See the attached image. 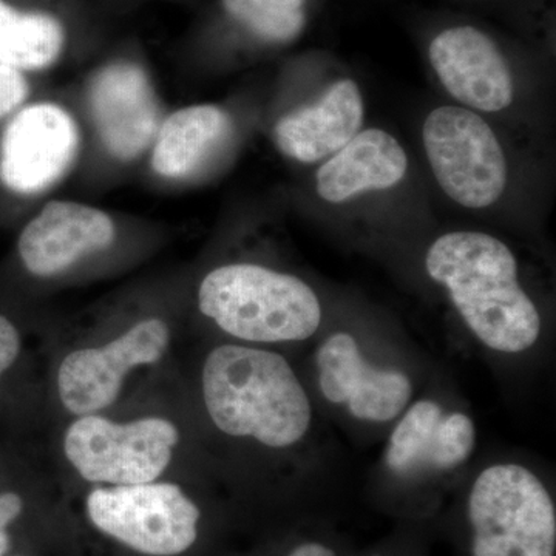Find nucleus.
<instances>
[{
    "mask_svg": "<svg viewBox=\"0 0 556 556\" xmlns=\"http://www.w3.org/2000/svg\"><path fill=\"white\" fill-rule=\"evenodd\" d=\"M178 442V428L164 417L118 424L87 415L79 416L65 431L64 453L87 482L148 484L170 466Z\"/></svg>",
    "mask_w": 556,
    "mask_h": 556,
    "instance_id": "nucleus-5",
    "label": "nucleus"
},
{
    "mask_svg": "<svg viewBox=\"0 0 556 556\" xmlns=\"http://www.w3.org/2000/svg\"><path fill=\"white\" fill-rule=\"evenodd\" d=\"M115 237V223L101 208L75 201H50L22 230L17 249L28 273L49 278L87 255L104 251Z\"/></svg>",
    "mask_w": 556,
    "mask_h": 556,
    "instance_id": "nucleus-13",
    "label": "nucleus"
},
{
    "mask_svg": "<svg viewBox=\"0 0 556 556\" xmlns=\"http://www.w3.org/2000/svg\"><path fill=\"white\" fill-rule=\"evenodd\" d=\"M201 388L208 417L229 437L288 448L308 433L313 420L308 394L287 358L274 351L215 348L204 362Z\"/></svg>",
    "mask_w": 556,
    "mask_h": 556,
    "instance_id": "nucleus-2",
    "label": "nucleus"
},
{
    "mask_svg": "<svg viewBox=\"0 0 556 556\" xmlns=\"http://www.w3.org/2000/svg\"><path fill=\"white\" fill-rule=\"evenodd\" d=\"M289 556H336V555H334V552L331 551V548L324 546V544L305 543V544H302V546L294 548V551H292L291 555H289Z\"/></svg>",
    "mask_w": 556,
    "mask_h": 556,
    "instance_id": "nucleus-23",
    "label": "nucleus"
},
{
    "mask_svg": "<svg viewBox=\"0 0 556 556\" xmlns=\"http://www.w3.org/2000/svg\"><path fill=\"white\" fill-rule=\"evenodd\" d=\"M468 518L473 556H555V504L526 467L485 468L471 486Z\"/></svg>",
    "mask_w": 556,
    "mask_h": 556,
    "instance_id": "nucleus-4",
    "label": "nucleus"
},
{
    "mask_svg": "<svg viewBox=\"0 0 556 556\" xmlns=\"http://www.w3.org/2000/svg\"><path fill=\"white\" fill-rule=\"evenodd\" d=\"M30 93L24 73L0 64V119L21 108Z\"/></svg>",
    "mask_w": 556,
    "mask_h": 556,
    "instance_id": "nucleus-20",
    "label": "nucleus"
},
{
    "mask_svg": "<svg viewBox=\"0 0 556 556\" xmlns=\"http://www.w3.org/2000/svg\"><path fill=\"white\" fill-rule=\"evenodd\" d=\"M169 343L166 321L150 317L108 345L72 351L58 369L61 404L78 417L98 415L118 399L131 369L159 364Z\"/></svg>",
    "mask_w": 556,
    "mask_h": 556,
    "instance_id": "nucleus-8",
    "label": "nucleus"
},
{
    "mask_svg": "<svg viewBox=\"0 0 556 556\" xmlns=\"http://www.w3.org/2000/svg\"><path fill=\"white\" fill-rule=\"evenodd\" d=\"M407 169V153L393 135L358 131L318 169L317 193L328 203H343L362 192L394 188Z\"/></svg>",
    "mask_w": 556,
    "mask_h": 556,
    "instance_id": "nucleus-16",
    "label": "nucleus"
},
{
    "mask_svg": "<svg viewBox=\"0 0 556 556\" xmlns=\"http://www.w3.org/2000/svg\"><path fill=\"white\" fill-rule=\"evenodd\" d=\"M422 137L434 178L450 199L470 208L501 199L507 186L506 155L495 131L473 110H433Z\"/></svg>",
    "mask_w": 556,
    "mask_h": 556,
    "instance_id": "nucleus-7",
    "label": "nucleus"
},
{
    "mask_svg": "<svg viewBox=\"0 0 556 556\" xmlns=\"http://www.w3.org/2000/svg\"><path fill=\"white\" fill-rule=\"evenodd\" d=\"M86 511L100 532L142 555L178 556L199 538L200 508L172 482L98 486Z\"/></svg>",
    "mask_w": 556,
    "mask_h": 556,
    "instance_id": "nucleus-6",
    "label": "nucleus"
},
{
    "mask_svg": "<svg viewBox=\"0 0 556 556\" xmlns=\"http://www.w3.org/2000/svg\"><path fill=\"white\" fill-rule=\"evenodd\" d=\"M78 124L67 109L38 102L21 109L0 138V182L20 195L50 189L78 156Z\"/></svg>",
    "mask_w": 556,
    "mask_h": 556,
    "instance_id": "nucleus-9",
    "label": "nucleus"
},
{
    "mask_svg": "<svg viewBox=\"0 0 556 556\" xmlns=\"http://www.w3.org/2000/svg\"><path fill=\"white\" fill-rule=\"evenodd\" d=\"M199 308L226 334L251 343L302 342L321 321L305 281L251 263L211 270L200 283Z\"/></svg>",
    "mask_w": 556,
    "mask_h": 556,
    "instance_id": "nucleus-3",
    "label": "nucleus"
},
{
    "mask_svg": "<svg viewBox=\"0 0 556 556\" xmlns=\"http://www.w3.org/2000/svg\"><path fill=\"white\" fill-rule=\"evenodd\" d=\"M477 444V428L464 413H444L438 402L424 399L394 428L386 464L399 477L428 470L447 471L466 463Z\"/></svg>",
    "mask_w": 556,
    "mask_h": 556,
    "instance_id": "nucleus-14",
    "label": "nucleus"
},
{
    "mask_svg": "<svg viewBox=\"0 0 556 556\" xmlns=\"http://www.w3.org/2000/svg\"><path fill=\"white\" fill-rule=\"evenodd\" d=\"M364 98L353 79L338 80L316 102L288 113L274 129L277 148L300 163L334 155L361 130Z\"/></svg>",
    "mask_w": 556,
    "mask_h": 556,
    "instance_id": "nucleus-15",
    "label": "nucleus"
},
{
    "mask_svg": "<svg viewBox=\"0 0 556 556\" xmlns=\"http://www.w3.org/2000/svg\"><path fill=\"white\" fill-rule=\"evenodd\" d=\"M20 351V331L9 318L0 316V376L16 362Z\"/></svg>",
    "mask_w": 556,
    "mask_h": 556,
    "instance_id": "nucleus-22",
    "label": "nucleus"
},
{
    "mask_svg": "<svg viewBox=\"0 0 556 556\" xmlns=\"http://www.w3.org/2000/svg\"><path fill=\"white\" fill-rule=\"evenodd\" d=\"M91 118L110 155L138 159L160 129L159 98L148 73L131 62L105 65L91 78Z\"/></svg>",
    "mask_w": 556,
    "mask_h": 556,
    "instance_id": "nucleus-11",
    "label": "nucleus"
},
{
    "mask_svg": "<svg viewBox=\"0 0 556 556\" xmlns=\"http://www.w3.org/2000/svg\"><path fill=\"white\" fill-rule=\"evenodd\" d=\"M428 60L455 100L481 112H501L514 101V75L493 36L473 24L442 28L428 43Z\"/></svg>",
    "mask_w": 556,
    "mask_h": 556,
    "instance_id": "nucleus-10",
    "label": "nucleus"
},
{
    "mask_svg": "<svg viewBox=\"0 0 556 556\" xmlns=\"http://www.w3.org/2000/svg\"><path fill=\"white\" fill-rule=\"evenodd\" d=\"M309 0H222L226 16L262 42L287 46L308 25Z\"/></svg>",
    "mask_w": 556,
    "mask_h": 556,
    "instance_id": "nucleus-19",
    "label": "nucleus"
},
{
    "mask_svg": "<svg viewBox=\"0 0 556 556\" xmlns=\"http://www.w3.org/2000/svg\"><path fill=\"white\" fill-rule=\"evenodd\" d=\"M426 266L490 350L518 354L535 345L540 313L519 285L517 260L506 243L484 232L445 233L428 249Z\"/></svg>",
    "mask_w": 556,
    "mask_h": 556,
    "instance_id": "nucleus-1",
    "label": "nucleus"
},
{
    "mask_svg": "<svg viewBox=\"0 0 556 556\" xmlns=\"http://www.w3.org/2000/svg\"><path fill=\"white\" fill-rule=\"evenodd\" d=\"M229 131V115L218 105L177 110L161 121L153 139V170L169 179L189 177L225 141Z\"/></svg>",
    "mask_w": 556,
    "mask_h": 556,
    "instance_id": "nucleus-17",
    "label": "nucleus"
},
{
    "mask_svg": "<svg viewBox=\"0 0 556 556\" xmlns=\"http://www.w3.org/2000/svg\"><path fill=\"white\" fill-rule=\"evenodd\" d=\"M65 30L49 13H24L0 0V64L17 72L51 67L62 54Z\"/></svg>",
    "mask_w": 556,
    "mask_h": 556,
    "instance_id": "nucleus-18",
    "label": "nucleus"
},
{
    "mask_svg": "<svg viewBox=\"0 0 556 556\" xmlns=\"http://www.w3.org/2000/svg\"><path fill=\"white\" fill-rule=\"evenodd\" d=\"M24 501L14 492L0 493V556L9 554L11 540L9 526L21 517Z\"/></svg>",
    "mask_w": 556,
    "mask_h": 556,
    "instance_id": "nucleus-21",
    "label": "nucleus"
},
{
    "mask_svg": "<svg viewBox=\"0 0 556 556\" xmlns=\"http://www.w3.org/2000/svg\"><path fill=\"white\" fill-rule=\"evenodd\" d=\"M318 386L331 404L346 405L358 420L390 422L412 399L404 372L372 367L353 336L336 332L317 351Z\"/></svg>",
    "mask_w": 556,
    "mask_h": 556,
    "instance_id": "nucleus-12",
    "label": "nucleus"
}]
</instances>
